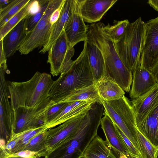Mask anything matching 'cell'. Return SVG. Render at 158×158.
<instances>
[{"label":"cell","mask_w":158,"mask_h":158,"mask_svg":"<svg viewBox=\"0 0 158 158\" xmlns=\"http://www.w3.org/2000/svg\"><path fill=\"white\" fill-rule=\"evenodd\" d=\"M36 6V0H30L25 6L0 28V40L22 19L32 13Z\"/></svg>","instance_id":"cell-25"},{"label":"cell","mask_w":158,"mask_h":158,"mask_svg":"<svg viewBox=\"0 0 158 158\" xmlns=\"http://www.w3.org/2000/svg\"><path fill=\"white\" fill-rule=\"evenodd\" d=\"M0 158H26L15 155L13 154L8 153L3 148H0ZM33 158H38L35 157Z\"/></svg>","instance_id":"cell-32"},{"label":"cell","mask_w":158,"mask_h":158,"mask_svg":"<svg viewBox=\"0 0 158 158\" xmlns=\"http://www.w3.org/2000/svg\"><path fill=\"white\" fill-rule=\"evenodd\" d=\"M54 81L51 75L36 72L23 82L7 81L9 98L13 110L19 106L33 107L49 97Z\"/></svg>","instance_id":"cell-4"},{"label":"cell","mask_w":158,"mask_h":158,"mask_svg":"<svg viewBox=\"0 0 158 158\" xmlns=\"http://www.w3.org/2000/svg\"><path fill=\"white\" fill-rule=\"evenodd\" d=\"M69 48L64 30L48 51L47 62L50 64V73L53 76L61 73Z\"/></svg>","instance_id":"cell-13"},{"label":"cell","mask_w":158,"mask_h":158,"mask_svg":"<svg viewBox=\"0 0 158 158\" xmlns=\"http://www.w3.org/2000/svg\"><path fill=\"white\" fill-rule=\"evenodd\" d=\"M104 107L95 102L85 114L76 131L64 143L48 153L45 158H79L97 135Z\"/></svg>","instance_id":"cell-1"},{"label":"cell","mask_w":158,"mask_h":158,"mask_svg":"<svg viewBox=\"0 0 158 158\" xmlns=\"http://www.w3.org/2000/svg\"><path fill=\"white\" fill-rule=\"evenodd\" d=\"M86 113L48 130L46 140L47 155L62 144L76 131Z\"/></svg>","instance_id":"cell-11"},{"label":"cell","mask_w":158,"mask_h":158,"mask_svg":"<svg viewBox=\"0 0 158 158\" xmlns=\"http://www.w3.org/2000/svg\"><path fill=\"white\" fill-rule=\"evenodd\" d=\"M68 103L60 102L54 103L47 110L45 114L47 123L46 126L57 116L60 112L67 105Z\"/></svg>","instance_id":"cell-31"},{"label":"cell","mask_w":158,"mask_h":158,"mask_svg":"<svg viewBox=\"0 0 158 158\" xmlns=\"http://www.w3.org/2000/svg\"><path fill=\"white\" fill-rule=\"evenodd\" d=\"M92 100L102 104L94 83L73 92L60 102H69Z\"/></svg>","instance_id":"cell-24"},{"label":"cell","mask_w":158,"mask_h":158,"mask_svg":"<svg viewBox=\"0 0 158 158\" xmlns=\"http://www.w3.org/2000/svg\"><path fill=\"white\" fill-rule=\"evenodd\" d=\"M84 43L86 45L87 55L94 83L96 84L105 77L106 68L104 58L101 51L92 42L87 39Z\"/></svg>","instance_id":"cell-20"},{"label":"cell","mask_w":158,"mask_h":158,"mask_svg":"<svg viewBox=\"0 0 158 158\" xmlns=\"http://www.w3.org/2000/svg\"><path fill=\"white\" fill-rule=\"evenodd\" d=\"M139 130L158 148V103L147 116L137 125Z\"/></svg>","instance_id":"cell-21"},{"label":"cell","mask_w":158,"mask_h":158,"mask_svg":"<svg viewBox=\"0 0 158 158\" xmlns=\"http://www.w3.org/2000/svg\"><path fill=\"white\" fill-rule=\"evenodd\" d=\"M64 0H49L40 20L34 28L27 33L23 42L18 49L22 54L27 55L36 48L44 46L48 41L52 24L51 17Z\"/></svg>","instance_id":"cell-7"},{"label":"cell","mask_w":158,"mask_h":158,"mask_svg":"<svg viewBox=\"0 0 158 158\" xmlns=\"http://www.w3.org/2000/svg\"><path fill=\"white\" fill-rule=\"evenodd\" d=\"M0 63L6 60L3 48V42L2 40H0Z\"/></svg>","instance_id":"cell-34"},{"label":"cell","mask_w":158,"mask_h":158,"mask_svg":"<svg viewBox=\"0 0 158 158\" xmlns=\"http://www.w3.org/2000/svg\"><path fill=\"white\" fill-rule=\"evenodd\" d=\"M119 158H128L127 156L123 154H120L119 155Z\"/></svg>","instance_id":"cell-36"},{"label":"cell","mask_w":158,"mask_h":158,"mask_svg":"<svg viewBox=\"0 0 158 158\" xmlns=\"http://www.w3.org/2000/svg\"><path fill=\"white\" fill-rule=\"evenodd\" d=\"M69 48L87 39L88 26L81 15L79 0H75L71 14L64 29Z\"/></svg>","instance_id":"cell-12"},{"label":"cell","mask_w":158,"mask_h":158,"mask_svg":"<svg viewBox=\"0 0 158 158\" xmlns=\"http://www.w3.org/2000/svg\"><path fill=\"white\" fill-rule=\"evenodd\" d=\"M158 59V16L145 23L140 65L150 71Z\"/></svg>","instance_id":"cell-10"},{"label":"cell","mask_w":158,"mask_h":158,"mask_svg":"<svg viewBox=\"0 0 158 158\" xmlns=\"http://www.w3.org/2000/svg\"><path fill=\"white\" fill-rule=\"evenodd\" d=\"M135 138L139 147L141 158H158V148L153 145L138 128Z\"/></svg>","instance_id":"cell-27"},{"label":"cell","mask_w":158,"mask_h":158,"mask_svg":"<svg viewBox=\"0 0 158 158\" xmlns=\"http://www.w3.org/2000/svg\"><path fill=\"white\" fill-rule=\"evenodd\" d=\"M48 130L42 131L32 138L23 151L28 150L37 153L40 157L45 156L47 155L46 140Z\"/></svg>","instance_id":"cell-28"},{"label":"cell","mask_w":158,"mask_h":158,"mask_svg":"<svg viewBox=\"0 0 158 158\" xmlns=\"http://www.w3.org/2000/svg\"><path fill=\"white\" fill-rule=\"evenodd\" d=\"M74 2L75 0H65L58 19L51 27L48 40L39 53L44 54L48 51L60 36L71 14Z\"/></svg>","instance_id":"cell-18"},{"label":"cell","mask_w":158,"mask_h":158,"mask_svg":"<svg viewBox=\"0 0 158 158\" xmlns=\"http://www.w3.org/2000/svg\"><path fill=\"white\" fill-rule=\"evenodd\" d=\"M80 12L84 21L95 23L99 21L117 0H79Z\"/></svg>","instance_id":"cell-14"},{"label":"cell","mask_w":158,"mask_h":158,"mask_svg":"<svg viewBox=\"0 0 158 158\" xmlns=\"http://www.w3.org/2000/svg\"><path fill=\"white\" fill-rule=\"evenodd\" d=\"M9 71L6 61L0 63V123L1 141L6 144L14 132V113L10 101L5 75Z\"/></svg>","instance_id":"cell-8"},{"label":"cell","mask_w":158,"mask_h":158,"mask_svg":"<svg viewBox=\"0 0 158 158\" xmlns=\"http://www.w3.org/2000/svg\"><path fill=\"white\" fill-rule=\"evenodd\" d=\"M101 101L104 107L103 113L110 118L140 153L134 137L137 127L131 103L125 96L117 100L107 101L101 99Z\"/></svg>","instance_id":"cell-6"},{"label":"cell","mask_w":158,"mask_h":158,"mask_svg":"<svg viewBox=\"0 0 158 158\" xmlns=\"http://www.w3.org/2000/svg\"><path fill=\"white\" fill-rule=\"evenodd\" d=\"M132 82L129 96L132 100L146 93L158 84L150 72L141 65L132 73Z\"/></svg>","instance_id":"cell-15"},{"label":"cell","mask_w":158,"mask_h":158,"mask_svg":"<svg viewBox=\"0 0 158 158\" xmlns=\"http://www.w3.org/2000/svg\"><path fill=\"white\" fill-rule=\"evenodd\" d=\"M149 71L158 81V59Z\"/></svg>","instance_id":"cell-33"},{"label":"cell","mask_w":158,"mask_h":158,"mask_svg":"<svg viewBox=\"0 0 158 158\" xmlns=\"http://www.w3.org/2000/svg\"><path fill=\"white\" fill-rule=\"evenodd\" d=\"M30 0H11L0 8V28L25 6Z\"/></svg>","instance_id":"cell-26"},{"label":"cell","mask_w":158,"mask_h":158,"mask_svg":"<svg viewBox=\"0 0 158 158\" xmlns=\"http://www.w3.org/2000/svg\"><path fill=\"white\" fill-rule=\"evenodd\" d=\"M147 3L155 10L158 11V0H149Z\"/></svg>","instance_id":"cell-35"},{"label":"cell","mask_w":158,"mask_h":158,"mask_svg":"<svg viewBox=\"0 0 158 158\" xmlns=\"http://www.w3.org/2000/svg\"><path fill=\"white\" fill-rule=\"evenodd\" d=\"M79 158H85L83 156H81L79 157Z\"/></svg>","instance_id":"cell-37"},{"label":"cell","mask_w":158,"mask_h":158,"mask_svg":"<svg viewBox=\"0 0 158 158\" xmlns=\"http://www.w3.org/2000/svg\"><path fill=\"white\" fill-rule=\"evenodd\" d=\"M87 39L101 51L104 58L106 75L117 84L124 91L129 92L132 82V73L120 59L114 43L106 33L102 23H92L88 26Z\"/></svg>","instance_id":"cell-2"},{"label":"cell","mask_w":158,"mask_h":158,"mask_svg":"<svg viewBox=\"0 0 158 158\" xmlns=\"http://www.w3.org/2000/svg\"><path fill=\"white\" fill-rule=\"evenodd\" d=\"M130 23L128 20L125 19L118 21L112 26L105 25L102 23V27L106 33L114 43L121 38Z\"/></svg>","instance_id":"cell-30"},{"label":"cell","mask_w":158,"mask_h":158,"mask_svg":"<svg viewBox=\"0 0 158 158\" xmlns=\"http://www.w3.org/2000/svg\"><path fill=\"white\" fill-rule=\"evenodd\" d=\"M101 120V128L106 137V141L108 147L118 155L120 154L130 156L114 124L110 118L104 114Z\"/></svg>","instance_id":"cell-16"},{"label":"cell","mask_w":158,"mask_h":158,"mask_svg":"<svg viewBox=\"0 0 158 158\" xmlns=\"http://www.w3.org/2000/svg\"><path fill=\"white\" fill-rule=\"evenodd\" d=\"M94 83L85 44L70 68L54 81L49 97L54 103L60 102L73 92Z\"/></svg>","instance_id":"cell-3"},{"label":"cell","mask_w":158,"mask_h":158,"mask_svg":"<svg viewBox=\"0 0 158 158\" xmlns=\"http://www.w3.org/2000/svg\"><path fill=\"white\" fill-rule=\"evenodd\" d=\"M54 104L52 99L49 97L35 107H18L14 110V133L17 134L37 128L38 119Z\"/></svg>","instance_id":"cell-9"},{"label":"cell","mask_w":158,"mask_h":158,"mask_svg":"<svg viewBox=\"0 0 158 158\" xmlns=\"http://www.w3.org/2000/svg\"><path fill=\"white\" fill-rule=\"evenodd\" d=\"M49 0H38L39 8L34 14H29L25 18V27L27 33L31 31L36 26L42 17L48 6Z\"/></svg>","instance_id":"cell-29"},{"label":"cell","mask_w":158,"mask_h":158,"mask_svg":"<svg viewBox=\"0 0 158 158\" xmlns=\"http://www.w3.org/2000/svg\"><path fill=\"white\" fill-rule=\"evenodd\" d=\"M26 17L9 31L2 39L6 59L14 54L24 40L27 33L25 27Z\"/></svg>","instance_id":"cell-19"},{"label":"cell","mask_w":158,"mask_h":158,"mask_svg":"<svg viewBox=\"0 0 158 158\" xmlns=\"http://www.w3.org/2000/svg\"><path fill=\"white\" fill-rule=\"evenodd\" d=\"M144 29L145 23L140 17L130 23L121 38L114 43L120 59L132 73L140 65Z\"/></svg>","instance_id":"cell-5"},{"label":"cell","mask_w":158,"mask_h":158,"mask_svg":"<svg viewBox=\"0 0 158 158\" xmlns=\"http://www.w3.org/2000/svg\"><path fill=\"white\" fill-rule=\"evenodd\" d=\"M158 103V84L149 91L133 100L131 104L136 125L141 122Z\"/></svg>","instance_id":"cell-17"},{"label":"cell","mask_w":158,"mask_h":158,"mask_svg":"<svg viewBox=\"0 0 158 158\" xmlns=\"http://www.w3.org/2000/svg\"><path fill=\"white\" fill-rule=\"evenodd\" d=\"M96 85L99 96L104 100H115L125 96V91L115 81L109 77H104Z\"/></svg>","instance_id":"cell-22"},{"label":"cell","mask_w":158,"mask_h":158,"mask_svg":"<svg viewBox=\"0 0 158 158\" xmlns=\"http://www.w3.org/2000/svg\"><path fill=\"white\" fill-rule=\"evenodd\" d=\"M109 148L106 141L97 135L85 150V158H118Z\"/></svg>","instance_id":"cell-23"}]
</instances>
